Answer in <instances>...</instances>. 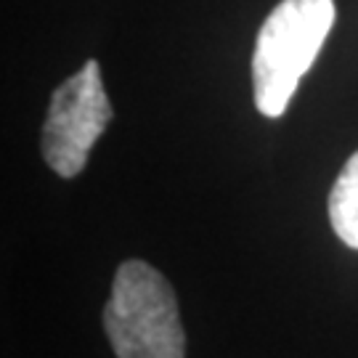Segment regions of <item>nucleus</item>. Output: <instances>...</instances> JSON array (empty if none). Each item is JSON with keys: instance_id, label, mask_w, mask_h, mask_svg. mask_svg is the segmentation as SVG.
<instances>
[{"instance_id": "1", "label": "nucleus", "mask_w": 358, "mask_h": 358, "mask_svg": "<svg viewBox=\"0 0 358 358\" xmlns=\"http://www.w3.org/2000/svg\"><path fill=\"white\" fill-rule=\"evenodd\" d=\"M334 0H282L263 22L252 53L260 115L282 117L334 24Z\"/></svg>"}, {"instance_id": "2", "label": "nucleus", "mask_w": 358, "mask_h": 358, "mask_svg": "<svg viewBox=\"0 0 358 358\" xmlns=\"http://www.w3.org/2000/svg\"><path fill=\"white\" fill-rule=\"evenodd\" d=\"M101 319L117 358H186L176 292L143 260H125L117 268Z\"/></svg>"}, {"instance_id": "3", "label": "nucleus", "mask_w": 358, "mask_h": 358, "mask_svg": "<svg viewBox=\"0 0 358 358\" xmlns=\"http://www.w3.org/2000/svg\"><path fill=\"white\" fill-rule=\"evenodd\" d=\"M112 103L103 90L101 66L88 59L80 72L53 90L48 117L43 122V159L56 176L75 178L88 165L90 149L112 122Z\"/></svg>"}, {"instance_id": "4", "label": "nucleus", "mask_w": 358, "mask_h": 358, "mask_svg": "<svg viewBox=\"0 0 358 358\" xmlns=\"http://www.w3.org/2000/svg\"><path fill=\"white\" fill-rule=\"evenodd\" d=\"M329 223L350 250H358V152L343 165L329 192Z\"/></svg>"}]
</instances>
